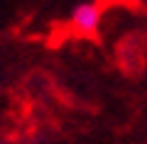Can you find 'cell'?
<instances>
[{"label":"cell","mask_w":147,"mask_h":144,"mask_svg":"<svg viewBox=\"0 0 147 144\" xmlns=\"http://www.w3.org/2000/svg\"><path fill=\"white\" fill-rule=\"evenodd\" d=\"M98 22H100V10L96 3H81L76 10H74L71 25L76 29V34L81 37H96L98 32Z\"/></svg>","instance_id":"1"}]
</instances>
